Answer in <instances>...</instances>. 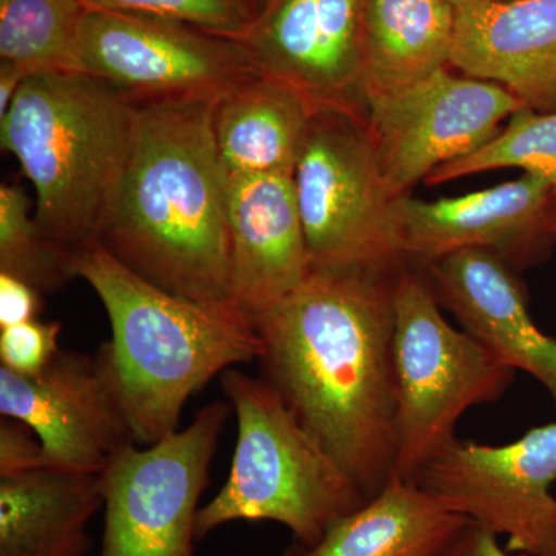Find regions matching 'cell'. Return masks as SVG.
Segmentation results:
<instances>
[{
  "label": "cell",
  "instance_id": "cell-1",
  "mask_svg": "<svg viewBox=\"0 0 556 556\" xmlns=\"http://www.w3.org/2000/svg\"><path fill=\"white\" fill-rule=\"evenodd\" d=\"M399 273L311 269L254 321L262 378L367 500L396 460Z\"/></svg>",
  "mask_w": 556,
  "mask_h": 556
},
{
  "label": "cell",
  "instance_id": "cell-2",
  "mask_svg": "<svg viewBox=\"0 0 556 556\" xmlns=\"http://www.w3.org/2000/svg\"><path fill=\"white\" fill-rule=\"evenodd\" d=\"M218 97L134 101V148L101 244L139 277L203 305L230 303Z\"/></svg>",
  "mask_w": 556,
  "mask_h": 556
},
{
  "label": "cell",
  "instance_id": "cell-3",
  "mask_svg": "<svg viewBox=\"0 0 556 556\" xmlns=\"http://www.w3.org/2000/svg\"><path fill=\"white\" fill-rule=\"evenodd\" d=\"M108 313L105 353L138 445L178 430L186 402L215 376L258 361L254 324L232 305H203L164 291L98 247L73 260Z\"/></svg>",
  "mask_w": 556,
  "mask_h": 556
},
{
  "label": "cell",
  "instance_id": "cell-4",
  "mask_svg": "<svg viewBox=\"0 0 556 556\" xmlns=\"http://www.w3.org/2000/svg\"><path fill=\"white\" fill-rule=\"evenodd\" d=\"M135 119L134 101L79 72L28 76L0 119L2 149L35 186L36 223L72 265L101 244L129 164Z\"/></svg>",
  "mask_w": 556,
  "mask_h": 556
},
{
  "label": "cell",
  "instance_id": "cell-5",
  "mask_svg": "<svg viewBox=\"0 0 556 556\" xmlns=\"http://www.w3.org/2000/svg\"><path fill=\"white\" fill-rule=\"evenodd\" d=\"M222 387L237 417L236 452L225 485L200 508L197 541L232 522L273 521L309 547L368 503L265 379L230 368Z\"/></svg>",
  "mask_w": 556,
  "mask_h": 556
},
{
  "label": "cell",
  "instance_id": "cell-6",
  "mask_svg": "<svg viewBox=\"0 0 556 556\" xmlns=\"http://www.w3.org/2000/svg\"><path fill=\"white\" fill-rule=\"evenodd\" d=\"M397 447L394 477L412 481L456 439L460 416L504 396L515 379L466 329L442 316L428 273L404 268L394 283Z\"/></svg>",
  "mask_w": 556,
  "mask_h": 556
},
{
  "label": "cell",
  "instance_id": "cell-7",
  "mask_svg": "<svg viewBox=\"0 0 556 556\" xmlns=\"http://www.w3.org/2000/svg\"><path fill=\"white\" fill-rule=\"evenodd\" d=\"M292 178L313 269L407 268L364 119L318 112Z\"/></svg>",
  "mask_w": 556,
  "mask_h": 556
},
{
  "label": "cell",
  "instance_id": "cell-8",
  "mask_svg": "<svg viewBox=\"0 0 556 556\" xmlns=\"http://www.w3.org/2000/svg\"><path fill=\"white\" fill-rule=\"evenodd\" d=\"M230 404L217 401L152 445L131 442L100 471V556H195L197 517Z\"/></svg>",
  "mask_w": 556,
  "mask_h": 556
},
{
  "label": "cell",
  "instance_id": "cell-9",
  "mask_svg": "<svg viewBox=\"0 0 556 556\" xmlns=\"http://www.w3.org/2000/svg\"><path fill=\"white\" fill-rule=\"evenodd\" d=\"M79 72L130 101L219 97L260 70L243 40L161 17L87 10Z\"/></svg>",
  "mask_w": 556,
  "mask_h": 556
},
{
  "label": "cell",
  "instance_id": "cell-10",
  "mask_svg": "<svg viewBox=\"0 0 556 556\" xmlns=\"http://www.w3.org/2000/svg\"><path fill=\"white\" fill-rule=\"evenodd\" d=\"M412 481L468 521L506 535L508 552L556 556V424L504 445L453 439Z\"/></svg>",
  "mask_w": 556,
  "mask_h": 556
},
{
  "label": "cell",
  "instance_id": "cell-11",
  "mask_svg": "<svg viewBox=\"0 0 556 556\" xmlns=\"http://www.w3.org/2000/svg\"><path fill=\"white\" fill-rule=\"evenodd\" d=\"M526 105L504 87L459 78L447 68L365 108V127L393 199L450 161L492 141Z\"/></svg>",
  "mask_w": 556,
  "mask_h": 556
},
{
  "label": "cell",
  "instance_id": "cell-12",
  "mask_svg": "<svg viewBox=\"0 0 556 556\" xmlns=\"http://www.w3.org/2000/svg\"><path fill=\"white\" fill-rule=\"evenodd\" d=\"M0 415L27 424L60 470L100 473L113 453L135 442L102 345L94 354L61 350L36 376L0 367Z\"/></svg>",
  "mask_w": 556,
  "mask_h": 556
},
{
  "label": "cell",
  "instance_id": "cell-13",
  "mask_svg": "<svg viewBox=\"0 0 556 556\" xmlns=\"http://www.w3.org/2000/svg\"><path fill=\"white\" fill-rule=\"evenodd\" d=\"M362 5L364 0H273L241 40L260 73L294 87L318 112L365 121Z\"/></svg>",
  "mask_w": 556,
  "mask_h": 556
},
{
  "label": "cell",
  "instance_id": "cell-14",
  "mask_svg": "<svg viewBox=\"0 0 556 556\" xmlns=\"http://www.w3.org/2000/svg\"><path fill=\"white\" fill-rule=\"evenodd\" d=\"M554 190L525 174L495 188L456 199L393 201L394 230L402 255L427 266L464 249L495 252L508 265H526L552 243Z\"/></svg>",
  "mask_w": 556,
  "mask_h": 556
},
{
  "label": "cell",
  "instance_id": "cell-15",
  "mask_svg": "<svg viewBox=\"0 0 556 556\" xmlns=\"http://www.w3.org/2000/svg\"><path fill=\"white\" fill-rule=\"evenodd\" d=\"M230 303L254 324L303 283L313 265L289 175H226Z\"/></svg>",
  "mask_w": 556,
  "mask_h": 556
},
{
  "label": "cell",
  "instance_id": "cell-16",
  "mask_svg": "<svg viewBox=\"0 0 556 556\" xmlns=\"http://www.w3.org/2000/svg\"><path fill=\"white\" fill-rule=\"evenodd\" d=\"M439 302L460 327L515 371L541 383L556 405V339L530 317L511 266L495 252L464 249L424 266Z\"/></svg>",
  "mask_w": 556,
  "mask_h": 556
},
{
  "label": "cell",
  "instance_id": "cell-17",
  "mask_svg": "<svg viewBox=\"0 0 556 556\" xmlns=\"http://www.w3.org/2000/svg\"><path fill=\"white\" fill-rule=\"evenodd\" d=\"M450 64L526 108L556 112V0H470L456 9Z\"/></svg>",
  "mask_w": 556,
  "mask_h": 556
},
{
  "label": "cell",
  "instance_id": "cell-18",
  "mask_svg": "<svg viewBox=\"0 0 556 556\" xmlns=\"http://www.w3.org/2000/svg\"><path fill=\"white\" fill-rule=\"evenodd\" d=\"M317 113L305 94L263 73L230 87L214 110L215 144L226 175L294 177Z\"/></svg>",
  "mask_w": 556,
  "mask_h": 556
},
{
  "label": "cell",
  "instance_id": "cell-19",
  "mask_svg": "<svg viewBox=\"0 0 556 556\" xmlns=\"http://www.w3.org/2000/svg\"><path fill=\"white\" fill-rule=\"evenodd\" d=\"M468 522L416 482L391 475L379 495L314 546L294 543L283 556H447Z\"/></svg>",
  "mask_w": 556,
  "mask_h": 556
},
{
  "label": "cell",
  "instance_id": "cell-20",
  "mask_svg": "<svg viewBox=\"0 0 556 556\" xmlns=\"http://www.w3.org/2000/svg\"><path fill=\"white\" fill-rule=\"evenodd\" d=\"M100 475L43 467L0 478V556H87Z\"/></svg>",
  "mask_w": 556,
  "mask_h": 556
},
{
  "label": "cell",
  "instance_id": "cell-21",
  "mask_svg": "<svg viewBox=\"0 0 556 556\" xmlns=\"http://www.w3.org/2000/svg\"><path fill=\"white\" fill-rule=\"evenodd\" d=\"M455 24V7L442 0H364L361 93L365 108L447 67Z\"/></svg>",
  "mask_w": 556,
  "mask_h": 556
},
{
  "label": "cell",
  "instance_id": "cell-22",
  "mask_svg": "<svg viewBox=\"0 0 556 556\" xmlns=\"http://www.w3.org/2000/svg\"><path fill=\"white\" fill-rule=\"evenodd\" d=\"M86 13L80 0H0V61L30 76L79 72Z\"/></svg>",
  "mask_w": 556,
  "mask_h": 556
},
{
  "label": "cell",
  "instance_id": "cell-23",
  "mask_svg": "<svg viewBox=\"0 0 556 556\" xmlns=\"http://www.w3.org/2000/svg\"><path fill=\"white\" fill-rule=\"evenodd\" d=\"M508 167L536 175L554 190L551 236L556 241V112L518 110L492 141L471 155L438 167L428 175L426 182L428 186L444 185L453 179Z\"/></svg>",
  "mask_w": 556,
  "mask_h": 556
},
{
  "label": "cell",
  "instance_id": "cell-24",
  "mask_svg": "<svg viewBox=\"0 0 556 556\" xmlns=\"http://www.w3.org/2000/svg\"><path fill=\"white\" fill-rule=\"evenodd\" d=\"M0 273L27 281L49 294L75 278L72 262L50 243L30 212L20 186H0Z\"/></svg>",
  "mask_w": 556,
  "mask_h": 556
},
{
  "label": "cell",
  "instance_id": "cell-25",
  "mask_svg": "<svg viewBox=\"0 0 556 556\" xmlns=\"http://www.w3.org/2000/svg\"><path fill=\"white\" fill-rule=\"evenodd\" d=\"M87 10L146 14L243 39L255 21L247 0H80Z\"/></svg>",
  "mask_w": 556,
  "mask_h": 556
},
{
  "label": "cell",
  "instance_id": "cell-26",
  "mask_svg": "<svg viewBox=\"0 0 556 556\" xmlns=\"http://www.w3.org/2000/svg\"><path fill=\"white\" fill-rule=\"evenodd\" d=\"M61 324L39 318L0 329V367L22 376L43 371L60 354Z\"/></svg>",
  "mask_w": 556,
  "mask_h": 556
},
{
  "label": "cell",
  "instance_id": "cell-27",
  "mask_svg": "<svg viewBox=\"0 0 556 556\" xmlns=\"http://www.w3.org/2000/svg\"><path fill=\"white\" fill-rule=\"evenodd\" d=\"M50 467L38 434L13 417L0 420V478Z\"/></svg>",
  "mask_w": 556,
  "mask_h": 556
},
{
  "label": "cell",
  "instance_id": "cell-28",
  "mask_svg": "<svg viewBox=\"0 0 556 556\" xmlns=\"http://www.w3.org/2000/svg\"><path fill=\"white\" fill-rule=\"evenodd\" d=\"M42 298L27 281L0 273V329L39 318Z\"/></svg>",
  "mask_w": 556,
  "mask_h": 556
},
{
  "label": "cell",
  "instance_id": "cell-29",
  "mask_svg": "<svg viewBox=\"0 0 556 556\" xmlns=\"http://www.w3.org/2000/svg\"><path fill=\"white\" fill-rule=\"evenodd\" d=\"M447 556H515L501 547L497 535L492 530L468 522L450 548ZM527 556V555H518Z\"/></svg>",
  "mask_w": 556,
  "mask_h": 556
},
{
  "label": "cell",
  "instance_id": "cell-30",
  "mask_svg": "<svg viewBox=\"0 0 556 556\" xmlns=\"http://www.w3.org/2000/svg\"><path fill=\"white\" fill-rule=\"evenodd\" d=\"M28 76L30 75L20 65L0 61V119L9 113L14 98L20 93Z\"/></svg>",
  "mask_w": 556,
  "mask_h": 556
},
{
  "label": "cell",
  "instance_id": "cell-31",
  "mask_svg": "<svg viewBox=\"0 0 556 556\" xmlns=\"http://www.w3.org/2000/svg\"><path fill=\"white\" fill-rule=\"evenodd\" d=\"M247 2L248 5L251 7V10L254 11L255 17H257L273 0H247Z\"/></svg>",
  "mask_w": 556,
  "mask_h": 556
},
{
  "label": "cell",
  "instance_id": "cell-32",
  "mask_svg": "<svg viewBox=\"0 0 556 556\" xmlns=\"http://www.w3.org/2000/svg\"><path fill=\"white\" fill-rule=\"evenodd\" d=\"M442 2H447L450 5L455 7V9H459V7L466 5L470 0H442Z\"/></svg>",
  "mask_w": 556,
  "mask_h": 556
}]
</instances>
